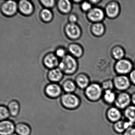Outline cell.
Wrapping results in <instances>:
<instances>
[{"instance_id": "obj_1", "label": "cell", "mask_w": 135, "mask_h": 135, "mask_svg": "<svg viewBox=\"0 0 135 135\" xmlns=\"http://www.w3.org/2000/svg\"><path fill=\"white\" fill-rule=\"evenodd\" d=\"M103 91L100 84L93 83L85 89L84 95L88 101L91 102H96L102 99Z\"/></svg>"}, {"instance_id": "obj_2", "label": "cell", "mask_w": 135, "mask_h": 135, "mask_svg": "<svg viewBox=\"0 0 135 135\" xmlns=\"http://www.w3.org/2000/svg\"><path fill=\"white\" fill-rule=\"evenodd\" d=\"M60 102L64 108L74 110L80 106L81 100L79 96L73 93H66L61 95Z\"/></svg>"}, {"instance_id": "obj_3", "label": "cell", "mask_w": 135, "mask_h": 135, "mask_svg": "<svg viewBox=\"0 0 135 135\" xmlns=\"http://www.w3.org/2000/svg\"><path fill=\"white\" fill-rule=\"evenodd\" d=\"M77 67L76 61L74 57L70 55H66L62 58L59 64V68L61 71L66 73L74 72Z\"/></svg>"}, {"instance_id": "obj_4", "label": "cell", "mask_w": 135, "mask_h": 135, "mask_svg": "<svg viewBox=\"0 0 135 135\" xmlns=\"http://www.w3.org/2000/svg\"><path fill=\"white\" fill-rule=\"evenodd\" d=\"M131 104V94L126 91L120 92L117 94L116 100L114 104V106L123 111Z\"/></svg>"}, {"instance_id": "obj_5", "label": "cell", "mask_w": 135, "mask_h": 135, "mask_svg": "<svg viewBox=\"0 0 135 135\" xmlns=\"http://www.w3.org/2000/svg\"><path fill=\"white\" fill-rule=\"evenodd\" d=\"M105 117L107 121L113 124L123 118V113L116 107L111 106L107 109Z\"/></svg>"}, {"instance_id": "obj_6", "label": "cell", "mask_w": 135, "mask_h": 135, "mask_svg": "<svg viewBox=\"0 0 135 135\" xmlns=\"http://www.w3.org/2000/svg\"><path fill=\"white\" fill-rule=\"evenodd\" d=\"M113 82L114 88L120 92L126 91L130 88L131 83L129 78L124 75L117 76Z\"/></svg>"}, {"instance_id": "obj_7", "label": "cell", "mask_w": 135, "mask_h": 135, "mask_svg": "<svg viewBox=\"0 0 135 135\" xmlns=\"http://www.w3.org/2000/svg\"><path fill=\"white\" fill-rule=\"evenodd\" d=\"M16 125L12 121L9 120L1 121L0 135H11L15 133Z\"/></svg>"}, {"instance_id": "obj_8", "label": "cell", "mask_w": 135, "mask_h": 135, "mask_svg": "<svg viewBox=\"0 0 135 135\" xmlns=\"http://www.w3.org/2000/svg\"><path fill=\"white\" fill-rule=\"evenodd\" d=\"M62 89L56 84L52 83L49 84L45 89V93L50 98L56 99L61 95Z\"/></svg>"}, {"instance_id": "obj_9", "label": "cell", "mask_w": 135, "mask_h": 135, "mask_svg": "<svg viewBox=\"0 0 135 135\" xmlns=\"http://www.w3.org/2000/svg\"><path fill=\"white\" fill-rule=\"evenodd\" d=\"M132 68L129 61L125 59L118 60L115 65V69L118 73L122 75L127 74L131 71Z\"/></svg>"}, {"instance_id": "obj_10", "label": "cell", "mask_w": 135, "mask_h": 135, "mask_svg": "<svg viewBox=\"0 0 135 135\" xmlns=\"http://www.w3.org/2000/svg\"><path fill=\"white\" fill-rule=\"evenodd\" d=\"M133 125L125 119H122L113 124V129L117 134H122L124 132Z\"/></svg>"}, {"instance_id": "obj_11", "label": "cell", "mask_w": 135, "mask_h": 135, "mask_svg": "<svg viewBox=\"0 0 135 135\" xmlns=\"http://www.w3.org/2000/svg\"><path fill=\"white\" fill-rule=\"evenodd\" d=\"M89 20L96 23H99L104 18V13L103 11L98 8H91L88 15Z\"/></svg>"}, {"instance_id": "obj_12", "label": "cell", "mask_w": 135, "mask_h": 135, "mask_svg": "<svg viewBox=\"0 0 135 135\" xmlns=\"http://www.w3.org/2000/svg\"><path fill=\"white\" fill-rule=\"evenodd\" d=\"M117 96V94L113 90L104 91L102 99L107 105L113 106L115 102Z\"/></svg>"}, {"instance_id": "obj_13", "label": "cell", "mask_w": 135, "mask_h": 135, "mask_svg": "<svg viewBox=\"0 0 135 135\" xmlns=\"http://www.w3.org/2000/svg\"><path fill=\"white\" fill-rule=\"evenodd\" d=\"M119 11L118 4L115 2L109 3L106 7V14L109 18H111L117 17L119 14Z\"/></svg>"}, {"instance_id": "obj_14", "label": "cell", "mask_w": 135, "mask_h": 135, "mask_svg": "<svg viewBox=\"0 0 135 135\" xmlns=\"http://www.w3.org/2000/svg\"><path fill=\"white\" fill-rule=\"evenodd\" d=\"M124 119L134 125L135 124V106L131 104L122 111Z\"/></svg>"}, {"instance_id": "obj_15", "label": "cell", "mask_w": 135, "mask_h": 135, "mask_svg": "<svg viewBox=\"0 0 135 135\" xmlns=\"http://www.w3.org/2000/svg\"><path fill=\"white\" fill-rule=\"evenodd\" d=\"M66 33L72 38H76L80 35V29L75 23H70L66 26Z\"/></svg>"}, {"instance_id": "obj_16", "label": "cell", "mask_w": 135, "mask_h": 135, "mask_svg": "<svg viewBox=\"0 0 135 135\" xmlns=\"http://www.w3.org/2000/svg\"><path fill=\"white\" fill-rule=\"evenodd\" d=\"M17 9V4L12 1H7L3 4L2 6L3 12L7 15H14L16 12Z\"/></svg>"}, {"instance_id": "obj_17", "label": "cell", "mask_w": 135, "mask_h": 135, "mask_svg": "<svg viewBox=\"0 0 135 135\" xmlns=\"http://www.w3.org/2000/svg\"><path fill=\"white\" fill-rule=\"evenodd\" d=\"M15 132L19 135H30L31 129L28 124L25 122H19L16 125Z\"/></svg>"}, {"instance_id": "obj_18", "label": "cell", "mask_w": 135, "mask_h": 135, "mask_svg": "<svg viewBox=\"0 0 135 135\" xmlns=\"http://www.w3.org/2000/svg\"><path fill=\"white\" fill-rule=\"evenodd\" d=\"M7 107L12 117H16L19 114L20 105L19 102L17 100H13L10 101L8 103Z\"/></svg>"}, {"instance_id": "obj_19", "label": "cell", "mask_w": 135, "mask_h": 135, "mask_svg": "<svg viewBox=\"0 0 135 135\" xmlns=\"http://www.w3.org/2000/svg\"><path fill=\"white\" fill-rule=\"evenodd\" d=\"M19 8L21 12L26 15L31 14L33 11V7L32 4L27 1H20Z\"/></svg>"}, {"instance_id": "obj_20", "label": "cell", "mask_w": 135, "mask_h": 135, "mask_svg": "<svg viewBox=\"0 0 135 135\" xmlns=\"http://www.w3.org/2000/svg\"><path fill=\"white\" fill-rule=\"evenodd\" d=\"M45 65L49 68H53L58 65L57 57L52 54H48L44 59Z\"/></svg>"}, {"instance_id": "obj_21", "label": "cell", "mask_w": 135, "mask_h": 135, "mask_svg": "<svg viewBox=\"0 0 135 135\" xmlns=\"http://www.w3.org/2000/svg\"><path fill=\"white\" fill-rule=\"evenodd\" d=\"M76 83L80 88L84 90L90 84L88 77L83 75L77 76L76 79Z\"/></svg>"}, {"instance_id": "obj_22", "label": "cell", "mask_w": 135, "mask_h": 135, "mask_svg": "<svg viewBox=\"0 0 135 135\" xmlns=\"http://www.w3.org/2000/svg\"><path fill=\"white\" fill-rule=\"evenodd\" d=\"M62 73L61 70L59 69H55L51 70L49 73L50 80L53 82L59 81L62 78Z\"/></svg>"}, {"instance_id": "obj_23", "label": "cell", "mask_w": 135, "mask_h": 135, "mask_svg": "<svg viewBox=\"0 0 135 135\" xmlns=\"http://www.w3.org/2000/svg\"><path fill=\"white\" fill-rule=\"evenodd\" d=\"M91 31L95 36H102L105 32V27L103 24L102 23H96L92 25Z\"/></svg>"}, {"instance_id": "obj_24", "label": "cell", "mask_w": 135, "mask_h": 135, "mask_svg": "<svg viewBox=\"0 0 135 135\" xmlns=\"http://www.w3.org/2000/svg\"><path fill=\"white\" fill-rule=\"evenodd\" d=\"M75 84L71 80H67L64 83L63 89L66 93H73L76 90Z\"/></svg>"}, {"instance_id": "obj_25", "label": "cell", "mask_w": 135, "mask_h": 135, "mask_svg": "<svg viewBox=\"0 0 135 135\" xmlns=\"http://www.w3.org/2000/svg\"><path fill=\"white\" fill-rule=\"evenodd\" d=\"M59 9L64 13H68L71 10V4L67 0H61L58 3Z\"/></svg>"}, {"instance_id": "obj_26", "label": "cell", "mask_w": 135, "mask_h": 135, "mask_svg": "<svg viewBox=\"0 0 135 135\" xmlns=\"http://www.w3.org/2000/svg\"><path fill=\"white\" fill-rule=\"evenodd\" d=\"M69 52L76 57H80L82 55L83 50L79 45L72 44L69 47Z\"/></svg>"}, {"instance_id": "obj_27", "label": "cell", "mask_w": 135, "mask_h": 135, "mask_svg": "<svg viewBox=\"0 0 135 135\" xmlns=\"http://www.w3.org/2000/svg\"><path fill=\"white\" fill-rule=\"evenodd\" d=\"M11 116L10 112L7 107L3 105L0 106V120L1 121L7 120Z\"/></svg>"}, {"instance_id": "obj_28", "label": "cell", "mask_w": 135, "mask_h": 135, "mask_svg": "<svg viewBox=\"0 0 135 135\" xmlns=\"http://www.w3.org/2000/svg\"><path fill=\"white\" fill-rule=\"evenodd\" d=\"M112 54L116 60H122L124 56V52L122 48L120 47H114L112 51Z\"/></svg>"}, {"instance_id": "obj_29", "label": "cell", "mask_w": 135, "mask_h": 135, "mask_svg": "<svg viewBox=\"0 0 135 135\" xmlns=\"http://www.w3.org/2000/svg\"><path fill=\"white\" fill-rule=\"evenodd\" d=\"M102 88L103 91L107 90H113L114 88L113 82L110 80H107L104 81L101 84Z\"/></svg>"}, {"instance_id": "obj_30", "label": "cell", "mask_w": 135, "mask_h": 135, "mask_svg": "<svg viewBox=\"0 0 135 135\" xmlns=\"http://www.w3.org/2000/svg\"><path fill=\"white\" fill-rule=\"evenodd\" d=\"M42 18L45 21H49L52 19V15L51 12L48 9H45L41 13Z\"/></svg>"}, {"instance_id": "obj_31", "label": "cell", "mask_w": 135, "mask_h": 135, "mask_svg": "<svg viewBox=\"0 0 135 135\" xmlns=\"http://www.w3.org/2000/svg\"><path fill=\"white\" fill-rule=\"evenodd\" d=\"M122 135H135V126L133 125L127 129Z\"/></svg>"}, {"instance_id": "obj_32", "label": "cell", "mask_w": 135, "mask_h": 135, "mask_svg": "<svg viewBox=\"0 0 135 135\" xmlns=\"http://www.w3.org/2000/svg\"><path fill=\"white\" fill-rule=\"evenodd\" d=\"M82 9L84 11L89 12L91 9V4L90 3L87 2H84L82 4Z\"/></svg>"}, {"instance_id": "obj_33", "label": "cell", "mask_w": 135, "mask_h": 135, "mask_svg": "<svg viewBox=\"0 0 135 135\" xmlns=\"http://www.w3.org/2000/svg\"><path fill=\"white\" fill-rule=\"evenodd\" d=\"M42 4L46 7L51 8L55 4L54 1H42Z\"/></svg>"}, {"instance_id": "obj_34", "label": "cell", "mask_w": 135, "mask_h": 135, "mask_svg": "<svg viewBox=\"0 0 135 135\" xmlns=\"http://www.w3.org/2000/svg\"><path fill=\"white\" fill-rule=\"evenodd\" d=\"M56 54L59 57H64L65 56V52L64 50L62 49H58L56 52Z\"/></svg>"}, {"instance_id": "obj_35", "label": "cell", "mask_w": 135, "mask_h": 135, "mask_svg": "<svg viewBox=\"0 0 135 135\" xmlns=\"http://www.w3.org/2000/svg\"><path fill=\"white\" fill-rule=\"evenodd\" d=\"M129 79L131 83L135 86V69L130 72Z\"/></svg>"}, {"instance_id": "obj_36", "label": "cell", "mask_w": 135, "mask_h": 135, "mask_svg": "<svg viewBox=\"0 0 135 135\" xmlns=\"http://www.w3.org/2000/svg\"><path fill=\"white\" fill-rule=\"evenodd\" d=\"M69 20L71 22V23H75L77 20V17L74 15H71L69 17Z\"/></svg>"}, {"instance_id": "obj_37", "label": "cell", "mask_w": 135, "mask_h": 135, "mask_svg": "<svg viewBox=\"0 0 135 135\" xmlns=\"http://www.w3.org/2000/svg\"><path fill=\"white\" fill-rule=\"evenodd\" d=\"M131 98L132 105L135 106V92L131 94Z\"/></svg>"}, {"instance_id": "obj_38", "label": "cell", "mask_w": 135, "mask_h": 135, "mask_svg": "<svg viewBox=\"0 0 135 135\" xmlns=\"http://www.w3.org/2000/svg\"><path fill=\"white\" fill-rule=\"evenodd\" d=\"M19 135L18 134H17V133H14L13 134H12V135Z\"/></svg>"}]
</instances>
